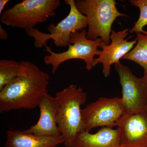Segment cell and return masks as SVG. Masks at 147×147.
<instances>
[{
  "mask_svg": "<svg viewBox=\"0 0 147 147\" xmlns=\"http://www.w3.org/2000/svg\"><path fill=\"white\" fill-rule=\"evenodd\" d=\"M8 37V35L5 29H4L0 25V38L1 39L5 40Z\"/></svg>",
  "mask_w": 147,
  "mask_h": 147,
  "instance_id": "17",
  "label": "cell"
},
{
  "mask_svg": "<svg viewBox=\"0 0 147 147\" xmlns=\"http://www.w3.org/2000/svg\"><path fill=\"white\" fill-rule=\"evenodd\" d=\"M61 135L37 136L20 130L7 131L6 147H57L64 143Z\"/></svg>",
  "mask_w": 147,
  "mask_h": 147,
  "instance_id": "12",
  "label": "cell"
},
{
  "mask_svg": "<svg viewBox=\"0 0 147 147\" xmlns=\"http://www.w3.org/2000/svg\"><path fill=\"white\" fill-rule=\"evenodd\" d=\"M87 32L86 30L84 29L81 32L77 31L72 33L68 49L63 53H55L47 45L45 46V51L50 55L44 57V62L47 65L52 66L53 74L62 63L73 59L84 61L88 71H90L94 67V57L98 56L100 54V50L98 48L103 41L100 38L95 40L88 39Z\"/></svg>",
  "mask_w": 147,
  "mask_h": 147,
  "instance_id": "5",
  "label": "cell"
},
{
  "mask_svg": "<svg viewBox=\"0 0 147 147\" xmlns=\"http://www.w3.org/2000/svg\"><path fill=\"white\" fill-rule=\"evenodd\" d=\"M73 147H121L118 130L102 127L94 134L82 131L76 136Z\"/></svg>",
  "mask_w": 147,
  "mask_h": 147,
  "instance_id": "13",
  "label": "cell"
},
{
  "mask_svg": "<svg viewBox=\"0 0 147 147\" xmlns=\"http://www.w3.org/2000/svg\"><path fill=\"white\" fill-rule=\"evenodd\" d=\"M26 68L22 62L13 60H0V90L18 76L25 75Z\"/></svg>",
  "mask_w": 147,
  "mask_h": 147,
  "instance_id": "14",
  "label": "cell"
},
{
  "mask_svg": "<svg viewBox=\"0 0 147 147\" xmlns=\"http://www.w3.org/2000/svg\"></svg>",
  "mask_w": 147,
  "mask_h": 147,
  "instance_id": "19",
  "label": "cell"
},
{
  "mask_svg": "<svg viewBox=\"0 0 147 147\" xmlns=\"http://www.w3.org/2000/svg\"><path fill=\"white\" fill-rule=\"evenodd\" d=\"M75 5L87 17L88 30L87 38L102 39L105 45L111 42L112 25L116 18L127 15L119 12L115 0H77Z\"/></svg>",
  "mask_w": 147,
  "mask_h": 147,
  "instance_id": "3",
  "label": "cell"
},
{
  "mask_svg": "<svg viewBox=\"0 0 147 147\" xmlns=\"http://www.w3.org/2000/svg\"><path fill=\"white\" fill-rule=\"evenodd\" d=\"M122 88V99L126 114L147 112V76H134L128 67L120 62L115 64Z\"/></svg>",
  "mask_w": 147,
  "mask_h": 147,
  "instance_id": "8",
  "label": "cell"
},
{
  "mask_svg": "<svg viewBox=\"0 0 147 147\" xmlns=\"http://www.w3.org/2000/svg\"><path fill=\"white\" fill-rule=\"evenodd\" d=\"M87 95L82 88L73 84L56 94L59 104L57 124L66 147H73L76 136L85 131L81 107Z\"/></svg>",
  "mask_w": 147,
  "mask_h": 147,
  "instance_id": "2",
  "label": "cell"
},
{
  "mask_svg": "<svg viewBox=\"0 0 147 147\" xmlns=\"http://www.w3.org/2000/svg\"><path fill=\"white\" fill-rule=\"evenodd\" d=\"M129 1L131 5L138 7L140 11L139 19L129 32L147 34V31L144 30V28L147 25V0H130Z\"/></svg>",
  "mask_w": 147,
  "mask_h": 147,
  "instance_id": "16",
  "label": "cell"
},
{
  "mask_svg": "<svg viewBox=\"0 0 147 147\" xmlns=\"http://www.w3.org/2000/svg\"><path fill=\"white\" fill-rule=\"evenodd\" d=\"M128 31V28L118 32L112 30L110 44L105 45L102 42L100 44V47L102 50L98 57L95 59L94 67L98 64H102V73L106 78L110 75L111 65L120 62V60L131 51L137 44L136 39L128 41L129 38L125 39Z\"/></svg>",
  "mask_w": 147,
  "mask_h": 147,
  "instance_id": "9",
  "label": "cell"
},
{
  "mask_svg": "<svg viewBox=\"0 0 147 147\" xmlns=\"http://www.w3.org/2000/svg\"><path fill=\"white\" fill-rule=\"evenodd\" d=\"M137 44L122 59L132 61L144 69V76H147V34L137 33Z\"/></svg>",
  "mask_w": 147,
  "mask_h": 147,
  "instance_id": "15",
  "label": "cell"
},
{
  "mask_svg": "<svg viewBox=\"0 0 147 147\" xmlns=\"http://www.w3.org/2000/svg\"><path fill=\"white\" fill-rule=\"evenodd\" d=\"M38 107L40 110L39 119L34 125L24 131L37 136L61 135L57 124L59 104L56 97L47 93L41 98Z\"/></svg>",
  "mask_w": 147,
  "mask_h": 147,
  "instance_id": "11",
  "label": "cell"
},
{
  "mask_svg": "<svg viewBox=\"0 0 147 147\" xmlns=\"http://www.w3.org/2000/svg\"><path fill=\"white\" fill-rule=\"evenodd\" d=\"M126 111L121 98L99 97L82 109L85 131L95 127L118 126Z\"/></svg>",
  "mask_w": 147,
  "mask_h": 147,
  "instance_id": "7",
  "label": "cell"
},
{
  "mask_svg": "<svg viewBox=\"0 0 147 147\" xmlns=\"http://www.w3.org/2000/svg\"><path fill=\"white\" fill-rule=\"evenodd\" d=\"M9 1V0H0V14L1 15L6 5Z\"/></svg>",
  "mask_w": 147,
  "mask_h": 147,
  "instance_id": "18",
  "label": "cell"
},
{
  "mask_svg": "<svg viewBox=\"0 0 147 147\" xmlns=\"http://www.w3.org/2000/svg\"><path fill=\"white\" fill-rule=\"evenodd\" d=\"M121 147H147V112L126 114L117 126Z\"/></svg>",
  "mask_w": 147,
  "mask_h": 147,
  "instance_id": "10",
  "label": "cell"
},
{
  "mask_svg": "<svg viewBox=\"0 0 147 147\" xmlns=\"http://www.w3.org/2000/svg\"><path fill=\"white\" fill-rule=\"evenodd\" d=\"M60 3L59 0H24L3 12L1 22L27 32L34 28L37 24L54 17Z\"/></svg>",
  "mask_w": 147,
  "mask_h": 147,
  "instance_id": "4",
  "label": "cell"
},
{
  "mask_svg": "<svg viewBox=\"0 0 147 147\" xmlns=\"http://www.w3.org/2000/svg\"><path fill=\"white\" fill-rule=\"evenodd\" d=\"M70 7L69 13L57 25L50 24L47 28L50 33H45L35 28L27 32V34L34 40V45L36 48L47 45V41L53 40L56 46L65 47L69 44L70 35L77 31H82L88 26L87 17L78 10L74 0H65Z\"/></svg>",
  "mask_w": 147,
  "mask_h": 147,
  "instance_id": "6",
  "label": "cell"
},
{
  "mask_svg": "<svg viewBox=\"0 0 147 147\" xmlns=\"http://www.w3.org/2000/svg\"><path fill=\"white\" fill-rule=\"evenodd\" d=\"M25 75L18 76L0 90V113L21 109H34L47 93L50 77L29 61H21Z\"/></svg>",
  "mask_w": 147,
  "mask_h": 147,
  "instance_id": "1",
  "label": "cell"
}]
</instances>
